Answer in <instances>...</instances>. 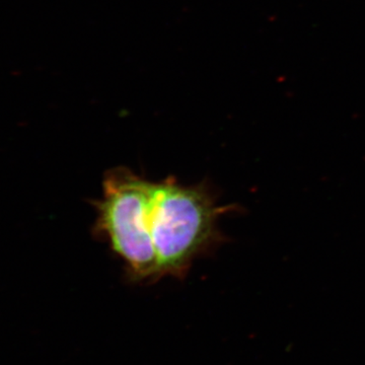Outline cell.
Segmentation results:
<instances>
[{
  "instance_id": "cell-2",
  "label": "cell",
  "mask_w": 365,
  "mask_h": 365,
  "mask_svg": "<svg viewBox=\"0 0 365 365\" xmlns=\"http://www.w3.org/2000/svg\"><path fill=\"white\" fill-rule=\"evenodd\" d=\"M151 188L153 182L128 168H114L106 172L102 197L95 202L96 235L107 240L135 282L158 279L157 255L148 227Z\"/></svg>"
},
{
  "instance_id": "cell-1",
  "label": "cell",
  "mask_w": 365,
  "mask_h": 365,
  "mask_svg": "<svg viewBox=\"0 0 365 365\" xmlns=\"http://www.w3.org/2000/svg\"><path fill=\"white\" fill-rule=\"evenodd\" d=\"M235 206H220L204 182L182 185L174 178L153 182L148 227L158 279L186 277L199 257L225 240L218 222Z\"/></svg>"
}]
</instances>
